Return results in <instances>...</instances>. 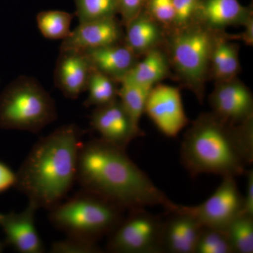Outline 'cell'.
Wrapping results in <instances>:
<instances>
[{"mask_svg": "<svg viewBox=\"0 0 253 253\" xmlns=\"http://www.w3.org/2000/svg\"><path fill=\"white\" fill-rule=\"evenodd\" d=\"M83 189L111 201L126 211L176 204L121 149L101 138L82 145L77 179Z\"/></svg>", "mask_w": 253, "mask_h": 253, "instance_id": "cell-1", "label": "cell"}, {"mask_svg": "<svg viewBox=\"0 0 253 253\" xmlns=\"http://www.w3.org/2000/svg\"><path fill=\"white\" fill-rule=\"evenodd\" d=\"M180 154L193 177L243 175L253 161V118L233 125L214 113H201L184 134Z\"/></svg>", "mask_w": 253, "mask_h": 253, "instance_id": "cell-2", "label": "cell"}, {"mask_svg": "<svg viewBox=\"0 0 253 253\" xmlns=\"http://www.w3.org/2000/svg\"><path fill=\"white\" fill-rule=\"evenodd\" d=\"M83 131L61 126L40 139L16 173L15 186L37 208L51 210L61 203L77 179Z\"/></svg>", "mask_w": 253, "mask_h": 253, "instance_id": "cell-3", "label": "cell"}, {"mask_svg": "<svg viewBox=\"0 0 253 253\" xmlns=\"http://www.w3.org/2000/svg\"><path fill=\"white\" fill-rule=\"evenodd\" d=\"M216 31L194 22L166 32L164 49L171 70L181 85L203 103L206 82L210 79L211 58Z\"/></svg>", "mask_w": 253, "mask_h": 253, "instance_id": "cell-4", "label": "cell"}, {"mask_svg": "<svg viewBox=\"0 0 253 253\" xmlns=\"http://www.w3.org/2000/svg\"><path fill=\"white\" fill-rule=\"evenodd\" d=\"M51 224L67 236L96 241L109 235L124 218V209L83 189L49 210Z\"/></svg>", "mask_w": 253, "mask_h": 253, "instance_id": "cell-5", "label": "cell"}, {"mask_svg": "<svg viewBox=\"0 0 253 253\" xmlns=\"http://www.w3.org/2000/svg\"><path fill=\"white\" fill-rule=\"evenodd\" d=\"M57 118L49 93L34 78L20 76L0 94V127L37 133Z\"/></svg>", "mask_w": 253, "mask_h": 253, "instance_id": "cell-6", "label": "cell"}, {"mask_svg": "<svg viewBox=\"0 0 253 253\" xmlns=\"http://www.w3.org/2000/svg\"><path fill=\"white\" fill-rule=\"evenodd\" d=\"M128 212L109 234L107 251L114 253H161L163 217L148 212L146 208Z\"/></svg>", "mask_w": 253, "mask_h": 253, "instance_id": "cell-7", "label": "cell"}, {"mask_svg": "<svg viewBox=\"0 0 253 253\" xmlns=\"http://www.w3.org/2000/svg\"><path fill=\"white\" fill-rule=\"evenodd\" d=\"M244 196L235 177H222L214 194L198 206H181L204 226L225 229L234 218L242 213Z\"/></svg>", "mask_w": 253, "mask_h": 253, "instance_id": "cell-8", "label": "cell"}, {"mask_svg": "<svg viewBox=\"0 0 253 253\" xmlns=\"http://www.w3.org/2000/svg\"><path fill=\"white\" fill-rule=\"evenodd\" d=\"M144 113L162 134L175 138L189 124L180 90L175 86L159 83L151 88Z\"/></svg>", "mask_w": 253, "mask_h": 253, "instance_id": "cell-9", "label": "cell"}, {"mask_svg": "<svg viewBox=\"0 0 253 253\" xmlns=\"http://www.w3.org/2000/svg\"><path fill=\"white\" fill-rule=\"evenodd\" d=\"M91 127L106 142L126 149L136 138L144 135L140 126L132 121L119 99L95 108L90 116Z\"/></svg>", "mask_w": 253, "mask_h": 253, "instance_id": "cell-10", "label": "cell"}, {"mask_svg": "<svg viewBox=\"0 0 253 253\" xmlns=\"http://www.w3.org/2000/svg\"><path fill=\"white\" fill-rule=\"evenodd\" d=\"M212 113L233 125L253 118V96L239 78L215 82L209 96Z\"/></svg>", "mask_w": 253, "mask_h": 253, "instance_id": "cell-11", "label": "cell"}, {"mask_svg": "<svg viewBox=\"0 0 253 253\" xmlns=\"http://www.w3.org/2000/svg\"><path fill=\"white\" fill-rule=\"evenodd\" d=\"M161 230V253H194L203 226L181 205L166 211Z\"/></svg>", "mask_w": 253, "mask_h": 253, "instance_id": "cell-12", "label": "cell"}, {"mask_svg": "<svg viewBox=\"0 0 253 253\" xmlns=\"http://www.w3.org/2000/svg\"><path fill=\"white\" fill-rule=\"evenodd\" d=\"M123 25L116 17L80 23L63 40L60 50L85 51L124 41Z\"/></svg>", "mask_w": 253, "mask_h": 253, "instance_id": "cell-13", "label": "cell"}, {"mask_svg": "<svg viewBox=\"0 0 253 253\" xmlns=\"http://www.w3.org/2000/svg\"><path fill=\"white\" fill-rule=\"evenodd\" d=\"M38 208L29 202L24 211L19 213L2 214L0 226L5 234V243L21 253H43L42 242L36 226V213Z\"/></svg>", "mask_w": 253, "mask_h": 253, "instance_id": "cell-14", "label": "cell"}, {"mask_svg": "<svg viewBox=\"0 0 253 253\" xmlns=\"http://www.w3.org/2000/svg\"><path fill=\"white\" fill-rule=\"evenodd\" d=\"M92 66L85 53L60 50L54 71V83L66 98L76 99L86 91Z\"/></svg>", "mask_w": 253, "mask_h": 253, "instance_id": "cell-15", "label": "cell"}, {"mask_svg": "<svg viewBox=\"0 0 253 253\" xmlns=\"http://www.w3.org/2000/svg\"><path fill=\"white\" fill-rule=\"evenodd\" d=\"M252 17L253 6H244L239 0H202L194 21L212 31H225L229 26H244Z\"/></svg>", "mask_w": 253, "mask_h": 253, "instance_id": "cell-16", "label": "cell"}, {"mask_svg": "<svg viewBox=\"0 0 253 253\" xmlns=\"http://www.w3.org/2000/svg\"><path fill=\"white\" fill-rule=\"evenodd\" d=\"M83 51L87 56L93 68L119 84L139 59L124 42Z\"/></svg>", "mask_w": 253, "mask_h": 253, "instance_id": "cell-17", "label": "cell"}, {"mask_svg": "<svg viewBox=\"0 0 253 253\" xmlns=\"http://www.w3.org/2000/svg\"><path fill=\"white\" fill-rule=\"evenodd\" d=\"M125 28L123 42L139 58L151 50L164 46L166 29L144 9Z\"/></svg>", "mask_w": 253, "mask_h": 253, "instance_id": "cell-18", "label": "cell"}, {"mask_svg": "<svg viewBox=\"0 0 253 253\" xmlns=\"http://www.w3.org/2000/svg\"><path fill=\"white\" fill-rule=\"evenodd\" d=\"M225 31H216L211 54L210 79L215 82L237 78L241 71L239 46Z\"/></svg>", "mask_w": 253, "mask_h": 253, "instance_id": "cell-19", "label": "cell"}, {"mask_svg": "<svg viewBox=\"0 0 253 253\" xmlns=\"http://www.w3.org/2000/svg\"><path fill=\"white\" fill-rule=\"evenodd\" d=\"M141 57L142 59L138 60L124 79L151 89L172 75L164 46L151 50Z\"/></svg>", "mask_w": 253, "mask_h": 253, "instance_id": "cell-20", "label": "cell"}, {"mask_svg": "<svg viewBox=\"0 0 253 253\" xmlns=\"http://www.w3.org/2000/svg\"><path fill=\"white\" fill-rule=\"evenodd\" d=\"M119 83L92 68L86 91L87 99L84 102L86 107H101L111 104L118 99Z\"/></svg>", "mask_w": 253, "mask_h": 253, "instance_id": "cell-21", "label": "cell"}, {"mask_svg": "<svg viewBox=\"0 0 253 253\" xmlns=\"http://www.w3.org/2000/svg\"><path fill=\"white\" fill-rule=\"evenodd\" d=\"M118 99L132 121L139 126V121L145 111L148 95L151 89L124 79L120 83Z\"/></svg>", "mask_w": 253, "mask_h": 253, "instance_id": "cell-22", "label": "cell"}, {"mask_svg": "<svg viewBox=\"0 0 253 253\" xmlns=\"http://www.w3.org/2000/svg\"><path fill=\"white\" fill-rule=\"evenodd\" d=\"M74 14L59 10L41 11L37 15V23L44 38L51 40L66 39L71 33Z\"/></svg>", "mask_w": 253, "mask_h": 253, "instance_id": "cell-23", "label": "cell"}, {"mask_svg": "<svg viewBox=\"0 0 253 253\" xmlns=\"http://www.w3.org/2000/svg\"><path fill=\"white\" fill-rule=\"evenodd\" d=\"M224 230L234 253H253V216L241 213Z\"/></svg>", "mask_w": 253, "mask_h": 253, "instance_id": "cell-24", "label": "cell"}, {"mask_svg": "<svg viewBox=\"0 0 253 253\" xmlns=\"http://www.w3.org/2000/svg\"><path fill=\"white\" fill-rule=\"evenodd\" d=\"M80 23L116 17L118 0H74Z\"/></svg>", "mask_w": 253, "mask_h": 253, "instance_id": "cell-25", "label": "cell"}, {"mask_svg": "<svg viewBox=\"0 0 253 253\" xmlns=\"http://www.w3.org/2000/svg\"><path fill=\"white\" fill-rule=\"evenodd\" d=\"M194 253H234L224 229L203 226Z\"/></svg>", "mask_w": 253, "mask_h": 253, "instance_id": "cell-26", "label": "cell"}, {"mask_svg": "<svg viewBox=\"0 0 253 253\" xmlns=\"http://www.w3.org/2000/svg\"><path fill=\"white\" fill-rule=\"evenodd\" d=\"M103 250L96 241L67 236L66 239L56 241L51 245V253H100Z\"/></svg>", "mask_w": 253, "mask_h": 253, "instance_id": "cell-27", "label": "cell"}, {"mask_svg": "<svg viewBox=\"0 0 253 253\" xmlns=\"http://www.w3.org/2000/svg\"><path fill=\"white\" fill-rule=\"evenodd\" d=\"M144 10L166 32L172 29L174 20L173 0H147Z\"/></svg>", "mask_w": 253, "mask_h": 253, "instance_id": "cell-28", "label": "cell"}, {"mask_svg": "<svg viewBox=\"0 0 253 253\" xmlns=\"http://www.w3.org/2000/svg\"><path fill=\"white\" fill-rule=\"evenodd\" d=\"M202 0H173L174 24L172 29L180 28L194 22L195 15Z\"/></svg>", "mask_w": 253, "mask_h": 253, "instance_id": "cell-29", "label": "cell"}, {"mask_svg": "<svg viewBox=\"0 0 253 253\" xmlns=\"http://www.w3.org/2000/svg\"><path fill=\"white\" fill-rule=\"evenodd\" d=\"M147 0H118V14L121 23L126 26L144 9Z\"/></svg>", "mask_w": 253, "mask_h": 253, "instance_id": "cell-30", "label": "cell"}, {"mask_svg": "<svg viewBox=\"0 0 253 253\" xmlns=\"http://www.w3.org/2000/svg\"><path fill=\"white\" fill-rule=\"evenodd\" d=\"M16 182V173L0 161V193L4 192L15 186Z\"/></svg>", "mask_w": 253, "mask_h": 253, "instance_id": "cell-31", "label": "cell"}, {"mask_svg": "<svg viewBox=\"0 0 253 253\" xmlns=\"http://www.w3.org/2000/svg\"><path fill=\"white\" fill-rule=\"evenodd\" d=\"M245 174L247 177L246 195L244 196V206L242 213L253 216V171H246Z\"/></svg>", "mask_w": 253, "mask_h": 253, "instance_id": "cell-32", "label": "cell"}, {"mask_svg": "<svg viewBox=\"0 0 253 253\" xmlns=\"http://www.w3.org/2000/svg\"><path fill=\"white\" fill-rule=\"evenodd\" d=\"M244 27L245 31L239 36H230L231 39H240L246 43V45H253V17L250 18L249 21L245 23Z\"/></svg>", "mask_w": 253, "mask_h": 253, "instance_id": "cell-33", "label": "cell"}, {"mask_svg": "<svg viewBox=\"0 0 253 253\" xmlns=\"http://www.w3.org/2000/svg\"><path fill=\"white\" fill-rule=\"evenodd\" d=\"M3 250H4V244L0 241V253L2 252Z\"/></svg>", "mask_w": 253, "mask_h": 253, "instance_id": "cell-34", "label": "cell"}, {"mask_svg": "<svg viewBox=\"0 0 253 253\" xmlns=\"http://www.w3.org/2000/svg\"><path fill=\"white\" fill-rule=\"evenodd\" d=\"M1 216H2V214H0V218L1 217Z\"/></svg>", "mask_w": 253, "mask_h": 253, "instance_id": "cell-35", "label": "cell"}]
</instances>
